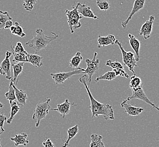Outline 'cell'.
Instances as JSON below:
<instances>
[{
  "mask_svg": "<svg viewBox=\"0 0 159 147\" xmlns=\"http://www.w3.org/2000/svg\"><path fill=\"white\" fill-rule=\"evenodd\" d=\"M50 98H46L45 101L38 103L35 107L32 120L35 121L36 127H38L40 125V121L45 119L46 116L49 114V111L51 109L50 105Z\"/></svg>",
  "mask_w": 159,
  "mask_h": 147,
  "instance_id": "3",
  "label": "cell"
},
{
  "mask_svg": "<svg viewBox=\"0 0 159 147\" xmlns=\"http://www.w3.org/2000/svg\"><path fill=\"white\" fill-rule=\"evenodd\" d=\"M10 30L12 35H14L17 36L24 37L26 36V34L24 32L23 28L19 25L18 21H16L15 25L10 27Z\"/></svg>",
  "mask_w": 159,
  "mask_h": 147,
  "instance_id": "24",
  "label": "cell"
},
{
  "mask_svg": "<svg viewBox=\"0 0 159 147\" xmlns=\"http://www.w3.org/2000/svg\"><path fill=\"white\" fill-rule=\"evenodd\" d=\"M43 145L44 147H55L54 144L52 143V140L50 139H48L46 141L43 143Z\"/></svg>",
  "mask_w": 159,
  "mask_h": 147,
  "instance_id": "37",
  "label": "cell"
},
{
  "mask_svg": "<svg viewBox=\"0 0 159 147\" xmlns=\"http://www.w3.org/2000/svg\"><path fill=\"white\" fill-rule=\"evenodd\" d=\"M145 2H146V0H134L132 11L130 13L128 18L126 19L125 21H122L121 23L122 27L124 29H125L129 22L132 19V17L134 16L135 13L138 12L140 10L143 8Z\"/></svg>",
  "mask_w": 159,
  "mask_h": 147,
  "instance_id": "11",
  "label": "cell"
},
{
  "mask_svg": "<svg viewBox=\"0 0 159 147\" xmlns=\"http://www.w3.org/2000/svg\"><path fill=\"white\" fill-rule=\"evenodd\" d=\"M35 32L36 35L33 37L32 39L29 40L25 43V45L30 49H34L36 53L38 52L41 50L46 49V46L53 40L57 39L58 35L52 32L51 34L53 35L52 36H48L43 33V31L41 28H37Z\"/></svg>",
  "mask_w": 159,
  "mask_h": 147,
  "instance_id": "2",
  "label": "cell"
},
{
  "mask_svg": "<svg viewBox=\"0 0 159 147\" xmlns=\"http://www.w3.org/2000/svg\"><path fill=\"white\" fill-rule=\"evenodd\" d=\"M7 116L2 113H0V129L1 131L4 132L5 131V129H3V125L5 122L7 121Z\"/></svg>",
  "mask_w": 159,
  "mask_h": 147,
  "instance_id": "36",
  "label": "cell"
},
{
  "mask_svg": "<svg viewBox=\"0 0 159 147\" xmlns=\"http://www.w3.org/2000/svg\"><path fill=\"white\" fill-rule=\"evenodd\" d=\"M97 41L98 44V47L100 48L101 47L115 44L116 42V39L113 35H108L107 36H102L99 35L98 36Z\"/></svg>",
  "mask_w": 159,
  "mask_h": 147,
  "instance_id": "16",
  "label": "cell"
},
{
  "mask_svg": "<svg viewBox=\"0 0 159 147\" xmlns=\"http://www.w3.org/2000/svg\"></svg>",
  "mask_w": 159,
  "mask_h": 147,
  "instance_id": "41",
  "label": "cell"
},
{
  "mask_svg": "<svg viewBox=\"0 0 159 147\" xmlns=\"http://www.w3.org/2000/svg\"><path fill=\"white\" fill-rule=\"evenodd\" d=\"M132 95L126 98V101H129L133 99H138L142 101H144L147 104H149L152 106L153 108H155L157 110H159V107H157L155 105V104H153L152 101L150 100V99L147 97V95H146L145 92H144L143 87H141L137 89H132Z\"/></svg>",
  "mask_w": 159,
  "mask_h": 147,
  "instance_id": "8",
  "label": "cell"
},
{
  "mask_svg": "<svg viewBox=\"0 0 159 147\" xmlns=\"http://www.w3.org/2000/svg\"><path fill=\"white\" fill-rule=\"evenodd\" d=\"M10 140L14 142L16 146H19L20 145L27 146V145L29 143L27 134L25 132L15 135V137L11 138Z\"/></svg>",
  "mask_w": 159,
  "mask_h": 147,
  "instance_id": "18",
  "label": "cell"
},
{
  "mask_svg": "<svg viewBox=\"0 0 159 147\" xmlns=\"http://www.w3.org/2000/svg\"><path fill=\"white\" fill-rule=\"evenodd\" d=\"M96 4L102 11H107L110 7V3L108 0H97Z\"/></svg>",
  "mask_w": 159,
  "mask_h": 147,
  "instance_id": "31",
  "label": "cell"
},
{
  "mask_svg": "<svg viewBox=\"0 0 159 147\" xmlns=\"http://www.w3.org/2000/svg\"><path fill=\"white\" fill-rule=\"evenodd\" d=\"M143 83L139 77H136L135 75L130 77L129 86L131 89H137L143 87Z\"/></svg>",
  "mask_w": 159,
  "mask_h": 147,
  "instance_id": "26",
  "label": "cell"
},
{
  "mask_svg": "<svg viewBox=\"0 0 159 147\" xmlns=\"http://www.w3.org/2000/svg\"><path fill=\"white\" fill-rule=\"evenodd\" d=\"M12 53L10 51H7L6 52V57L1 62L0 65V74L2 75H6V78L7 80L12 79V77L11 75L10 67L11 64L10 63L9 58L12 55Z\"/></svg>",
  "mask_w": 159,
  "mask_h": 147,
  "instance_id": "9",
  "label": "cell"
},
{
  "mask_svg": "<svg viewBox=\"0 0 159 147\" xmlns=\"http://www.w3.org/2000/svg\"><path fill=\"white\" fill-rule=\"evenodd\" d=\"M10 107H11V111L10 113V118L9 119H7L6 121L7 123L9 125L11 124L14 117L16 114L18 113V112L20 110V107L19 106V104L16 101H13L12 104H10Z\"/></svg>",
  "mask_w": 159,
  "mask_h": 147,
  "instance_id": "27",
  "label": "cell"
},
{
  "mask_svg": "<svg viewBox=\"0 0 159 147\" xmlns=\"http://www.w3.org/2000/svg\"><path fill=\"white\" fill-rule=\"evenodd\" d=\"M116 73L117 77L120 76V77H125L126 78H129L128 74L126 73L124 69H117V70H113Z\"/></svg>",
  "mask_w": 159,
  "mask_h": 147,
  "instance_id": "34",
  "label": "cell"
},
{
  "mask_svg": "<svg viewBox=\"0 0 159 147\" xmlns=\"http://www.w3.org/2000/svg\"><path fill=\"white\" fill-rule=\"evenodd\" d=\"M106 65L107 66H109L112 68L113 70H117V69H124V66L122 64L120 63L119 62L112 61L111 60H107L106 61Z\"/></svg>",
  "mask_w": 159,
  "mask_h": 147,
  "instance_id": "33",
  "label": "cell"
},
{
  "mask_svg": "<svg viewBox=\"0 0 159 147\" xmlns=\"http://www.w3.org/2000/svg\"><path fill=\"white\" fill-rule=\"evenodd\" d=\"M28 62L30 63L36 68H40L43 65V57L36 54H29L28 55Z\"/></svg>",
  "mask_w": 159,
  "mask_h": 147,
  "instance_id": "21",
  "label": "cell"
},
{
  "mask_svg": "<svg viewBox=\"0 0 159 147\" xmlns=\"http://www.w3.org/2000/svg\"><path fill=\"white\" fill-rule=\"evenodd\" d=\"M23 7L28 12L32 11L34 9V6L37 2V0H23Z\"/></svg>",
  "mask_w": 159,
  "mask_h": 147,
  "instance_id": "32",
  "label": "cell"
},
{
  "mask_svg": "<svg viewBox=\"0 0 159 147\" xmlns=\"http://www.w3.org/2000/svg\"><path fill=\"white\" fill-rule=\"evenodd\" d=\"M3 107V105L0 102V108H2Z\"/></svg>",
  "mask_w": 159,
  "mask_h": 147,
  "instance_id": "40",
  "label": "cell"
},
{
  "mask_svg": "<svg viewBox=\"0 0 159 147\" xmlns=\"http://www.w3.org/2000/svg\"><path fill=\"white\" fill-rule=\"evenodd\" d=\"M91 143L90 147H105L102 141V136L97 134H92L90 136Z\"/></svg>",
  "mask_w": 159,
  "mask_h": 147,
  "instance_id": "23",
  "label": "cell"
},
{
  "mask_svg": "<svg viewBox=\"0 0 159 147\" xmlns=\"http://www.w3.org/2000/svg\"><path fill=\"white\" fill-rule=\"evenodd\" d=\"M12 86L15 89L16 98L17 100V102L19 105L21 106H25L26 104V101L28 99L27 95L26 92L16 88V85L12 82Z\"/></svg>",
  "mask_w": 159,
  "mask_h": 147,
  "instance_id": "17",
  "label": "cell"
},
{
  "mask_svg": "<svg viewBox=\"0 0 159 147\" xmlns=\"http://www.w3.org/2000/svg\"><path fill=\"white\" fill-rule=\"evenodd\" d=\"M117 76L116 73L114 71H108L106 73L104 74L103 75L98 76L96 79H95V82H98L99 80H108V81H111L112 80L115 79Z\"/></svg>",
  "mask_w": 159,
  "mask_h": 147,
  "instance_id": "29",
  "label": "cell"
},
{
  "mask_svg": "<svg viewBox=\"0 0 159 147\" xmlns=\"http://www.w3.org/2000/svg\"><path fill=\"white\" fill-rule=\"evenodd\" d=\"M12 19L7 12L0 11V31L5 29L4 28L6 21L9 20H12Z\"/></svg>",
  "mask_w": 159,
  "mask_h": 147,
  "instance_id": "30",
  "label": "cell"
},
{
  "mask_svg": "<svg viewBox=\"0 0 159 147\" xmlns=\"http://www.w3.org/2000/svg\"><path fill=\"white\" fill-rule=\"evenodd\" d=\"M3 132V131H1L0 132V147H3V146H2V144H1V134H2Z\"/></svg>",
  "mask_w": 159,
  "mask_h": 147,
  "instance_id": "39",
  "label": "cell"
},
{
  "mask_svg": "<svg viewBox=\"0 0 159 147\" xmlns=\"http://www.w3.org/2000/svg\"><path fill=\"white\" fill-rule=\"evenodd\" d=\"M98 53L94 52V57L92 59H89L86 58L85 62L87 64V68L84 69L83 74L87 75L89 77V83L92 82V77L94 74L98 73L99 70V59L97 58Z\"/></svg>",
  "mask_w": 159,
  "mask_h": 147,
  "instance_id": "6",
  "label": "cell"
},
{
  "mask_svg": "<svg viewBox=\"0 0 159 147\" xmlns=\"http://www.w3.org/2000/svg\"><path fill=\"white\" fill-rule=\"evenodd\" d=\"M83 57L81 55V52H77L70 61V68L72 69H77L79 68V64L83 61Z\"/></svg>",
  "mask_w": 159,
  "mask_h": 147,
  "instance_id": "25",
  "label": "cell"
},
{
  "mask_svg": "<svg viewBox=\"0 0 159 147\" xmlns=\"http://www.w3.org/2000/svg\"><path fill=\"white\" fill-rule=\"evenodd\" d=\"M24 66V62H19L16 64H11V66L13 69V72H14V76L12 77V81L14 84L16 86L17 83L18 82L19 76L23 71V68Z\"/></svg>",
  "mask_w": 159,
  "mask_h": 147,
  "instance_id": "19",
  "label": "cell"
},
{
  "mask_svg": "<svg viewBox=\"0 0 159 147\" xmlns=\"http://www.w3.org/2000/svg\"><path fill=\"white\" fill-rule=\"evenodd\" d=\"M77 6V11L80 14L85 18H93L94 19H98L99 20L97 16H95L94 12H92V9L90 6H88L85 3L81 4L80 3H76Z\"/></svg>",
  "mask_w": 159,
  "mask_h": 147,
  "instance_id": "12",
  "label": "cell"
},
{
  "mask_svg": "<svg viewBox=\"0 0 159 147\" xmlns=\"http://www.w3.org/2000/svg\"><path fill=\"white\" fill-rule=\"evenodd\" d=\"M14 51L16 53H24L27 52L25 50L24 47L23 46L22 44L20 42H18L15 48H14Z\"/></svg>",
  "mask_w": 159,
  "mask_h": 147,
  "instance_id": "35",
  "label": "cell"
},
{
  "mask_svg": "<svg viewBox=\"0 0 159 147\" xmlns=\"http://www.w3.org/2000/svg\"><path fill=\"white\" fill-rule=\"evenodd\" d=\"M86 77L87 75L85 74L83 77L80 78L79 81L80 83H82L85 86L88 95L89 96L90 101V106H89L88 108L92 111V118L94 116L98 117L99 116H102L106 120H114L112 107L110 105L101 103L94 98L89 89V86L87 84Z\"/></svg>",
  "mask_w": 159,
  "mask_h": 147,
  "instance_id": "1",
  "label": "cell"
},
{
  "mask_svg": "<svg viewBox=\"0 0 159 147\" xmlns=\"http://www.w3.org/2000/svg\"><path fill=\"white\" fill-rule=\"evenodd\" d=\"M128 101L124 100L121 104V107L124 109L126 113L128 114L129 116H138L144 110L143 108L140 107H135L132 106L127 102Z\"/></svg>",
  "mask_w": 159,
  "mask_h": 147,
  "instance_id": "14",
  "label": "cell"
},
{
  "mask_svg": "<svg viewBox=\"0 0 159 147\" xmlns=\"http://www.w3.org/2000/svg\"><path fill=\"white\" fill-rule=\"evenodd\" d=\"M154 19H155L154 16H150L149 19L145 23H144L143 25H142L141 27L139 34V35L143 37L144 39L146 40H147L150 37L152 30Z\"/></svg>",
  "mask_w": 159,
  "mask_h": 147,
  "instance_id": "10",
  "label": "cell"
},
{
  "mask_svg": "<svg viewBox=\"0 0 159 147\" xmlns=\"http://www.w3.org/2000/svg\"><path fill=\"white\" fill-rule=\"evenodd\" d=\"M129 41L130 45L131 46L133 50L134 51L135 55V59L137 61H139V49L141 47V43L139 40L132 34H128Z\"/></svg>",
  "mask_w": 159,
  "mask_h": 147,
  "instance_id": "15",
  "label": "cell"
},
{
  "mask_svg": "<svg viewBox=\"0 0 159 147\" xmlns=\"http://www.w3.org/2000/svg\"><path fill=\"white\" fill-rule=\"evenodd\" d=\"M84 71V69L83 68H79L76 69L75 70L70 71L67 73L61 72L56 74H51L50 75L52 76L57 84H63L66 80L68 79L74 75L83 74Z\"/></svg>",
  "mask_w": 159,
  "mask_h": 147,
  "instance_id": "7",
  "label": "cell"
},
{
  "mask_svg": "<svg viewBox=\"0 0 159 147\" xmlns=\"http://www.w3.org/2000/svg\"><path fill=\"white\" fill-rule=\"evenodd\" d=\"M74 106V107H76L77 105L75 104V103H70L68 101V99H66L64 102L61 104L57 105V107L56 109H52L51 110H54V111H57L60 113V115L61 118H64L66 115H67L70 111V107Z\"/></svg>",
  "mask_w": 159,
  "mask_h": 147,
  "instance_id": "13",
  "label": "cell"
},
{
  "mask_svg": "<svg viewBox=\"0 0 159 147\" xmlns=\"http://www.w3.org/2000/svg\"><path fill=\"white\" fill-rule=\"evenodd\" d=\"M5 97L7 100L9 101L10 104H11L13 101H16V100L15 93V89L12 86V82L11 81L10 83L9 87V91L5 93Z\"/></svg>",
  "mask_w": 159,
  "mask_h": 147,
  "instance_id": "28",
  "label": "cell"
},
{
  "mask_svg": "<svg viewBox=\"0 0 159 147\" xmlns=\"http://www.w3.org/2000/svg\"><path fill=\"white\" fill-rule=\"evenodd\" d=\"M115 44H117L121 52L122 56V61L124 64L128 68L129 70L132 73L135 75L134 71L135 67H137V60L135 59V56L133 53L131 52H126L125 51L123 46L122 44L118 40H116Z\"/></svg>",
  "mask_w": 159,
  "mask_h": 147,
  "instance_id": "5",
  "label": "cell"
},
{
  "mask_svg": "<svg viewBox=\"0 0 159 147\" xmlns=\"http://www.w3.org/2000/svg\"><path fill=\"white\" fill-rule=\"evenodd\" d=\"M79 131V129L77 125L68 129L67 130V139L64 141V143L63 144L62 147H67L68 146H70V141L72 139H73L77 134Z\"/></svg>",
  "mask_w": 159,
  "mask_h": 147,
  "instance_id": "22",
  "label": "cell"
},
{
  "mask_svg": "<svg viewBox=\"0 0 159 147\" xmlns=\"http://www.w3.org/2000/svg\"><path fill=\"white\" fill-rule=\"evenodd\" d=\"M10 48L13 55V59H12L13 62H16V63L28 62V53L27 52L18 53L14 51V48L12 47V45H10Z\"/></svg>",
  "mask_w": 159,
  "mask_h": 147,
  "instance_id": "20",
  "label": "cell"
},
{
  "mask_svg": "<svg viewBox=\"0 0 159 147\" xmlns=\"http://www.w3.org/2000/svg\"><path fill=\"white\" fill-rule=\"evenodd\" d=\"M65 14L67 17L68 23L70 29V33L74 34L75 29H77L81 27L82 25L80 20L83 18V17L78 12L76 4L73 7L72 9L70 10H66Z\"/></svg>",
  "mask_w": 159,
  "mask_h": 147,
  "instance_id": "4",
  "label": "cell"
},
{
  "mask_svg": "<svg viewBox=\"0 0 159 147\" xmlns=\"http://www.w3.org/2000/svg\"><path fill=\"white\" fill-rule=\"evenodd\" d=\"M13 26V22H12V20H9L6 21L5 25V29H8V28H10Z\"/></svg>",
  "mask_w": 159,
  "mask_h": 147,
  "instance_id": "38",
  "label": "cell"
}]
</instances>
